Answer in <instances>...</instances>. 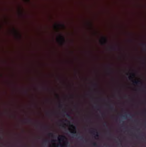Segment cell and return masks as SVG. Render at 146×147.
Wrapping results in <instances>:
<instances>
[{"label": "cell", "mask_w": 146, "mask_h": 147, "mask_svg": "<svg viewBox=\"0 0 146 147\" xmlns=\"http://www.w3.org/2000/svg\"><path fill=\"white\" fill-rule=\"evenodd\" d=\"M65 29V26L64 24H61L56 23L53 26V29L55 31H58L61 30H64Z\"/></svg>", "instance_id": "3"}, {"label": "cell", "mask_w": 146, "mask_h": 147, "mask_svg": "<svg viewBox=\"0 0 146 147\" xmlns=\"http://www.w3.org/2000/svg\"><path fill=\"white\" fill-rule=\"evenodd\" d=\"M56 41L58 44H59L60 45H62L64 43L65 39L63 36L59 34L57 36L56 38Z\"/></svg>", "instance_id": "4"}, {"label": "cell", "mask_w": 146, "mask_h": 147, "mask_svg": "<svg viewBox=\"0 0 146 147\" xmlns=\"http://www.w3.org/2000/svg\"><path fill=\"white\" fill-rule=\"evenodd\" d=\"M22 1L24 2H30V0H22Z\"/></svg>", "instance_id": "9"}, {"label": "cell", "mask_w": 146, "mask_h": 147, "mask_svg": "<svg viewBox=\"0 0 146 147\" xmlns=\"http://www.w3.org/2000/svg\"><path fill=\"white\" fill-rule=\"evenodd\" d=\"M23 9L22 6H19L17 7V12L19 15H21L23 13Z\"/></svg>", "instance_id": "8"}, {"label": "cell", "mask_w": 146, "mask_h": 147, "mask_svg": "<svg viewBox=\"0 0 146 147\" xmlns=\"http://www.w3.org/2000/svg\"><path fill=\"white\" fill-rule=\"evenodd\" d=\"M68 129L69 130V132L72 133H76V127L73 125H69V128H68Z\"/></svg>", "instance_id": "6"}, {"label": "cell", "mask_w": 146, "mask_h": 147, "mask_svg": "<svg viewBox=\"0 0 146 147\" xmlns=\"http://www.w3.org/2000/svg\"><path fill=\"white\" fill-rule=\"evenodd\" d=\"M1 25H0V29H1Z\"/></svg>", "instance_id": "10"}, {"label": "cell", "mask_w": 146, "mask_h": 147, "mask_svg": "<svg viewBox=\"0 0 146 147\" xmlns=\"http://www.w3.org/2000/svg\"><path fill=\"white\" fill-rule=\"evenodd\" d=\"M99 42L101 44L103 45V44H106L107 42V38L105 37H101L99 40Z\"/></svg>", "instance_id": "7"}, {"label": "cell", "mask_w": 146, "mask_h": 147, "mask_svg": "<svg viewBox=\"0 0 146 147\" xmlns=\"http://www.w3.org/2000/svg\"><path fill=\"white\" fill-rule=\"evenodd\" d=\"M10 31L13 36L16 39H20L21 38L22 35L15 28H12L10 30Z\"/></svg>", "instance_id": "2"}, {"label": "cell", "mask_w": 146, "mask_h": 147, "mask_svg": "<svg viewBox=\"0 0 146 147\" xmlns=\"http://www.w3.org/2000/svg\"><path fill=\"white\" fill-rule=\"evenodd\" d=\"M59 143L55 140H53L50 142L48 147H58Z\"/></svg>", "instance_id": "5"}, {"label": "cell", "mask_w": 146, "mask_h": 147, "mask_svg": "<svg viewBox=\"0 0 146 147\" xmlns=\"http://www.w3.org/2000/svg\"><path fill=\"white\" fill-rule=\"evenodd\" d=\"M58 143L61 147H66L68 144V140L65 136L60 135L58 137Z\"/></svg>", "instance_id": "1"}]
</instances>
